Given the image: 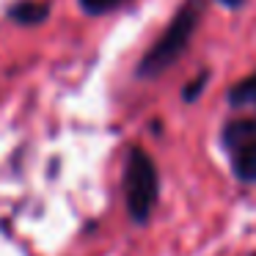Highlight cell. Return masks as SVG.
Listing matches in <instances>:
<instances>
[{
  "instance_id": "obj_4",
  "label": "cell",
  "mask_w": 256,
  "mask_h": 256,
  "mask_svg": "<svg viewBox=\"0 0 256 256\" xmlns=\"http://www.w3.org/2000/svg\"><path fill=\"white\" fill-rule=\"evenodd\" d=\"M8 20L22 28H36L50 17V3L44 0H14L12 6L6 8Z\"/></svg>"
},
{
  "instance_id": "obj_2",
  "label": "cell",
  "mask_w": 256,
  "mask_h": 256,
  "mask_svg": "<svg viewBox=\"0 0 256 256\" xmlns=\"http://www.w3.org/2000/svg\"><path fill=\"white\" fill-rule=\"evenodd\" d=\"M122 190L130 220L146 226L160 201V171H157V162L152 160V154L140 146H132L127 152L122 171Z\"/></svg>"
},
{
  "instance_id": "obj_7",
  "label": "cell",
  "mask_w": 256,
  "mask_h": 256,
  "mask_svg": "<svg viewBox=\"0 0 256 256\" xmlns=\"http://www.w3.org/2000/svg\"><path fill=\"white\" fill-rule=\"evenodd\" d=\"M206 83H210V72H201L198 78H193V80H190V83L182 88V100L188 102V105H190V102H196L201 94H204Z\"/></svg>"
},
{
  "instance_id": "obj_3",
  "label": "cell",
  "mask_w": 256,
  "mask_h": 256,
  "mask_svg": "<svg viewBox=\"0 0 256 256\" xmlns=\"http://www.w3.org/2000/svg\"><path fill=\"white\" fill-rule=\"evenodd\" d=\"M220 149L240 184H256V118L234 116L220 127Z\"/></svg>"
},
{
  "instance_id": "obj_5",
  "label": "cell",
  "mask_w": 256,
  "mask_h": 256,
  "mask_svg": "<svg viewBox=\"0 0 256 256\" xmlns=\"http://www.w3.org/2000/svg\"><path fill=\"white\" fill-rule=\"evenodd\" d=\"M226 100L234 110H250V116L256 118V72L248 74L245 80H237L228 88Z\"/></svg>"
},
{
  "instance_id": "obj_6",
  "label": "cell",
  "mask_w": 256,
  "mask_h": 256,
  "mask_svg": "<svg viewBox=\"0 0 256 256\" xmlns=\"http://www.w3.org/2000/svg\"><path fill=\"white\" fill-rule=\"evenodd\" d=\"M130 0H78V6L88 17H105L110 12H118L122 6H127Z\"/></svg>"
},
{
  "instance_id": "obj_9",
  "label": "cell",
  "mask_w": 256,
  "mask_h": 256,
  "mask_svg": "<svg viewBox=\"0 0 256 256\" xmlns=\"http://www.w3.org/2000/svg\"><path fill=\"white\" fill-rule=\"evenodd\" d=\"M248 256H256V250H250V254H248Z\"/></svg>"
},
{
  "instance_id": "obj_1",
  "label": "cell",
  "mask_w": 256,
  "mask_h": 256,
  "mask_svg": "<svg viewBox=\"0 0 256 256\" xmlns=\"http://www.w3.org/2000/svg\"><path fill=\"white\" fill-rule=\"evenodd\" d=\"M204 14V0H184L176 8L171 20H168L166 30L157 36V42L144 52V58L135 66V78L138 80H157L184 56L198 28V20Z\"/></svg>"
},
{
  "instance_id": "obj_8",
  "label": "cell",
  "mask_w": 256,
  "mask_h": 256,
  "mask_svg": "<svg viewBox=\"0 0 256 256\" xmlns=\"http://www.w3.org/2000/svg\"><path fill=\"white\" fill-rule=\"evenodd\" d=\"M218 3H223L226 8H232V12H237V8H242L248 0H218Z\"/></svg>"
}]
</instances>
